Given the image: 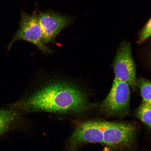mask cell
Instances as JSON below:
<instances>
[{
    "label": "cell",
    "mask_w": 151,
    "mask_h": 151,
    "mask_svg": "<svg viewBox=\"0 0 151 151\" xmlns=\"http://www.w3.org/2000/svg\"><path fill=\"white\" fill-rule=\"evenodd\" d=\"M45 81L7 107L23 114L37 112L82 114L94 106L76 83L62 79Z\"/></svg>",
    "instance_id": "cell-1"
},
{
    "label": "cell",
    "mask_w": 151,
    "mask_h": 151,
    "mask_svg": "<svg viewBox=\"0 0 151 151\" xmlns=\"http://www.w3.org/2000/svg\"><path fill=\"white\" fill-rule=\"evenodd\" d=\"M135 135L134 127L131 124L101 121L82 123L76 128L69 141L73 151L87 143H100L118 147L129 146Z\"/></svg>",
    "instance_id": "cell-2"
},
{
    "label": "cell",
    "mask_w": 151,
    "mask_h": 151,
    "mask_svg": "<svg viewBox=\"0 0 151 151\" xmlns=\"http://www.w3.org/2000/svg\"><path fill=\"white\" fill-rule=\"evenodd\" d=\"M37 12V9L31 14L22 11L19 27L7 46V52L16 41L22 40L35 45L45 54L50 55L54 52L42 42V33L38 21Z\"/></svg>",
    "instance_id": "cell-3"
},
{
    "label": "cell",
    "mask_w": 151,
    "mask_h": 151,
    "mask_svg": "<svg viewBox=\"0 0 151 151\" xmlns=\"http://www.w3.org/2000/svg\"><path fill=\"white\" fill-rule=\"evenodd\" d=\"M130 96L129 85L115 78L108 95L99 105L100 108L109 116L125 115L129 109Z\"/></svg>",
    "instance_id": "cell-4"
},
{
    "label": "cell",
    "mask_w": 151,
    "mask_h": 151,
    "mask_svg": "<svg viewBox=\"0 0 151 151\" xmlns=\"http://www.w3.org/2000/svg\"><path fill=\"white\" fill-rule=\"evenodd\" d=\"M37 19L42 31V42L46 45L55 42L60 33L72 24L75 18L50 10L38 11Z\"/></svg>",
    "instance_id": "cell-5"
},
{
    "label": "cell",
    "mask_w": 151,
    "mask_h": 151,
    "mask_svg": "<svg viewBox=\"0 0 151 151\" xmlns=\"http://www.w3.org/2000/svg\"><path fill=\"white\" fill-rule=\"evenodd\" d=\"M115 78L126 83L135 90L137 85L135 66L131 45L124 42L120 45L113 64Z\"/></svg>",
    "instance_id": "cell-6"
},
{
    "label": "cell",
    "mask_w": 151,
    "mask_h": 151,
    "mask_svg": "<svg viewBox=\"0 0 151 151\" xmlns=\"http://www.w3.org/2000/svg\"><path fill=\"white\" fill-rule=\"evenodd\" d=\"M23 115L8 107L0 109V135L17 127Z\"/></svg>",
    "instance_id": "cell-7"
},
{
    "label": "cell",
    "mask_w": 151,
    "mask_h": 151,
    "mask_svg": "<svg viewBox=\"0 0 151 151\" xmlns=\"http://www.w3.org/2000/svg\"><path fill=\"white\" fill-rule=\"evenodd\" d=\"M137 84L140 88L143 102L151 105V82L141 79L138 81Z\"/></svg>",
    "instance_id": "cell-8"
},
{
    "label": "cell",
    "mask_w": 151,
    "mask_h": 151,
    "mask_svg": "<svg viewBox=\"0 0 151 151\" xmlns=\"http://www.w3.org/2000/svg\"><path fill=\"white\" fill-rule=\"evenodd\" d=\"M137 115L142 121L151 128V105L143 102L138 109Z\"/></svg>",
    "instance_id": "cell-9"
},
{
    "label": "cell",
    "mask_w": 151,
    "mask_h": 151,
    "mask_svg": "<svg viewBox=\"0 0 151 151\" xmlns=\"http://www.w3.org/2000/svg\"><path fill=\"white\" fill-rule=\"evenodd\" d=\"M151 36V18L141 30L139 34L138 43L144 42Z\"/></svg>",
    "instance_id": "cell-10"
}]
</instances>
